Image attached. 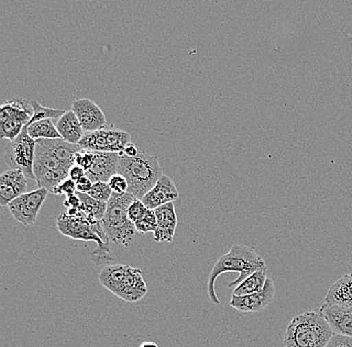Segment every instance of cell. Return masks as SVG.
<instances>
[{
  "mask_svg": "<svg viewBox=\"0 0 352 347\" xmlns=\"http://www.w3.org/2000/svg\"><path fill=\"white\" fill-rule=\"evenodd\" d=\"M56 225L63 236L74 240L94 241L98 247L90 254V259L96 265H109L113 261L102 221L88 216L80 210L76 215H59Z\"/></svg>",
  "mask_w": 352,
  "mask_h": 347,
  "instance_id": "6da1fadb",
  "label": "cell"
},
{
  "mask_svg": "<svg viewBox=\"0 0 352 347\" xmlns=\"http://www.w3.org/2000/svg\"><path fill=\"white\" fill-rule=\"evenodd\" d=\"M263 269H267L266 263L252 248L246 245H233L228 254H224L217 261L209 274L208 283L209 298L214 304H220L219 296L215 291V281L221 274L226 272H239V276L236 280L228 285L231 289L241 284L242 281L245 280L254 272Z\"/></svg>",
  "mask_w": 352,
  "mask_h": 347,
  "instance_id": "7a4b0ae2",
  "label": "cell"
},
{
  "mask_svg": "<svg viewBox=\"0 0 352 347\" xmlns=\"http://www.w3.org/2000/svg\"><path fill=\"white\" fill-rule=\"evenodd\" d=\"M120 155L118 173L129 181V193L142 201L164 175L160 159L143 150L136 157H125L123 153Z\"/></svg>",
  "mask_w": 352,
  "mask_h": 347,
  "instance_id": "3957f363",
  "label": "cell"
},
{
  "mask_svg": "<svg viewBox=\"0 0 352 347\" xmlns=\"http://www.w3.org/2000/svg\"><path fill=\"white\" fill-rule=\"evenodd\" d=\"M334 335L329 324L319 313L299 314L286 328L285 347H325Z\"/></svg>",
  "mask_w": 352,
  "mask_h": 347,
  "instance_id": "277c9868",
  "label": "cell"
},
{
  "mask_svg": "<svg viewBox=\"0 0 352 347\" xmlns=\"http://www.w3.org/2000/svg\"><path fill=\"white\" fill-rule=\"evenodd\" d=\"M135 197L131 193L118 194L112 193L107 202V210L102 225L109 241L116 245L131 247L138 232L134 223L129 219L127 210Z\"/></svg>",
  "mask_w": 352,
  "mask_h": 347,
  "instance_id": "5b68a950",
  "label": "cell"
},
{
  "mask_svg": "<svg viewBox=\"0 0 352 347\" xmlns=\"http://www.w3.org/2000/svg\"><path fill=\"white\" fill-rule=\"evenodd\" d=\"M69 170V166L63 164L48 146L46 139L36 140L33 172L39 188L52 193L59 183L68 179Z\"/></svg>",
  "mask_w": 352,
  "mask_h": 347,
  "instance_id": "8992f818",
  "label": "cell"
},
{
  "mask_svg": "<svg viewBox=\"0 0 352 347\" xmlns=\"http://www.w3.org/2000/svg\"><path fill=\"white\" fill-rule=\"evenodd\" d=\"M33 116L32 101L24 98L4 101L0 109V136L13 142L28 126Z\"/></svg>",
  "mask_w": 352,
  "mask_h": 347,
  "instance_id": "52a82bcc",
  "label": "cell"
},
{
  "mask_svg": "<svg viewBox=\"0 0 352 347\" xmlns=\"http://www.w3.org/2000/svg\"><path fill=\"white\" fill-rule=\"evenodd\" d=\"M35 147L36 140L32 139L28 135V126L24 127L21 135L6 146L4 160L11 169H19L25 175L26 179L35 180L33 172L34 164Z\"/></svg>",
  "mask_w": 352,
  "mask_h": 347,
  "instance_id": "ba28073f",
  "label": "cell"
},
{
  "mask_svg": "<svg viewBox=\"0 0 352 347\" xmlns=\"http://www.w3.org/2000/svg\"><path fill=\"white\" fill-rule=\"evenodd\" d=\"M131 144L129 133L116 128H103L92 133H85L78 146L87 150L99 153H122L125 147Z\"/></svg>",
  "mask_w": 352,
  "mask_h": 347,
  "instance_id": "9c48e42d",
  "label": "cell"
},
{
  "mask_svg": "<svg viewBox=\"0 0 352 347\" xmlns=\"http://www.w3.org/2000/svg\"><path fill=\"white\" fill-rule=\"evenodd\" d=\"M48 193L50 191L43 188L24 193L8 204V210L19 223L26 226L32 225L38 217Z\"/></svg>",
  "mask_w": 352,
  "mask_h": 347,
  "instance_id": "30bf717a",
  "label": "cell"
},
{
  "mask_svg": "<svg viewBox=\"0 0 352 347\" xmlns=\"http://www.w3.org/2000/svg\"><path fill=\"white\" fill-rule=\"evenodd\" d=\"M72 109L76 114L85 133L100 131L107 126L104 112L89 98H80L74 101Z\"/></svg>",
  "mask_w": 352,
  "mask_h": 347,
  "instance_id": "8fae6325",
  "label": "cell"
},
{
  "mask_svg": "<svg viewBox=\"0 0 352 347\" xmlns=\"http://www.w3.org/2000/svg\"><path fill=\"white\" fill-rule=\"evenodd\" d=\"M275 287L274 280L267 278L263 291L250 295H232L230 305L241 313H259L265 309L274 300Z\"/></svg>",
  "mask_w": 352,
  "mask_h": 347,
  "instance_id": "7c38bea8",
  "label": "cell"
},
{
  "mask_svg": "<svg viewBox=\"0 0 352 347\" xmlns=\"http://www.w3.org/2000/svg\"><path fill=\"white\" fill-rule=\"evenodd\" d=\"M318 313L327 320L334 335L352 338V306L325 302Z\"/></svg>",
  "mask_w": 352,
  "mask_h": 347,
  "instance_id": "4fadbf2b",
  "label": "cell"
},
{
  "mask_svg": "<svg viewBox=\"0 0 352 347\" xmlns=\"http://www.w3.org/2000/svg\"><path fill=\"white\" fill-rule=\"evenodd\" d=\"M120 157V153L94 151L90 168L85 171L87 177L94 183L99 181L109 182L110 177L118 173Z\"/></svg>",
  "mask_w": 352,
  "mask_h": 347,
  "instance_id": "5bb4252c",
  "label": "cell"
},
{
  "mask_svg": "<svg viewBox=\"0 0 352 347\" xmlns=\"http://www.w3.org/2000/svg\"><path fill=\"white\" fill-rule=\"evenodd\" d=\"M19 169H8L0 177V204L8 206L11 201L28 192V180Z\"/></svg>",
  "mask_w": 352,
  "mask_h": 347,
  "instance_id": "9a60e30c",
  "label": "cell"
},
{
  "mask_svg": "<svg viewBox=\"0 0 352 347\" xmlns=\"http://www.w3.org/2000/svg\"><path fill=\"white\" fill-rule=\"evenodd\" d=\"M178 197H179V192L175 182L168 175H164L156 182L153 190L144 195L142 201L147 208L155 210L160 206L175 202Z\"/></svg>",
  "mask_w": 352,
  "mask_h": 347,
  "instance_id": "2e32d148",
  "label": "cell"
},
{
  "mask_svg": "<svg viewBox=\"0 0 352 347\" xmlns=\"http://www.w3.org/2000/svg\"><path fill=\"white\" fill-rule=\"evenodd\" d=\"M156 219H157V227L153 232V238L155 243H171L175 236L177 227V215H176L175 202L165 204L156 208Z\"/></svg>",
  "mask_w": 352,
  "mask_h": 347,
  "instance_id": "e0dca14e",
  "label": "cell"
},
{
  "mask_svg": "<svg viewBox=\"0 0 352 347\" xmlns=\"http://www.w3.org/2000/svg\"><path fill=\"white\" fill-rule=\"evenodd\" d=\"M146 293V283L143 278L142 270L129 265L124 280L116 296L124 302L134 303L142 300Z\"/></svg>",
  "mask_w": 352,
  "mask_h": 347,
  "instance_id": "ac0fdd59",
  "label": "cell"
},
{
  "mask_svg": "<svg viewBox=\"0 0 352 347\" xmlns=\"http://www.w3.org/2000/svg\"><path fill=\"white\" fill-rule=\"evenodd\" d=\"M56 128L61 138L66 142L72 144H79L82 139L85 131L82 125L79 122L76 114L72 109L66 111L56 122Z\"/></svg>",
  "mask_w": 352,
  "mask_h": 347,
  "instance_id": "d6986e66",
  "label": "cell"
},
{
  "mask_svg": "<svg viewBox=\"0 0 352 347\" xmlns=\"http://www.w3.org/2000/svg\"><path fill=\"white\" fill-rule=\"evenodd\" d=\"M325 302L352 306V273L345 274L329 287Z\"/></svg>",
  "mask_w": 352,
  "mask_h": 347,
  "instance_id": "ffe728a7",
  "label": "cell"
},
{
  "mask_svg": "<svg viewBox=\"0 0 352 347\" xmlns=\"http://www.w3.org/2000/svg\"><path fill=\"white\" fill-rule=\"evenodd\" d=\"M127 265H109L103 267L99 273V282L107 291L118 295L126 274Z\"/></svg>",
  "mask_w": 352,
  "mask_h": 347,
  "instance_id": "44dd1931",
  "label": "cell"
},
{
  "mask_svg": "<svg viewBox=\"0 0 352 347\" xmlns=\"http://www.w3.org/2000/svg\"><path fill=\"white\" fill-rule=\"evenodd\" d=\"M267 269L258 270L248 276L241 284L237 285L233 291L232 295L244 296L263 291L267 280Z\"/></svg>",
  "mask_w": 352,
  "mask_h": 347,
  "instance_id": "7402d4cb",
  "label": "cell"
},
{
  "mask_svg": "<svg viewBox=\"0 0 352 347\" xmlns=\"http://www.w3.org/2000/svg\"><path fill=\"white\" fill-rule=\"evenodd\" d=\"M28 135L34 140L60 139L61 136L57 131L52 120H44L28 125ZM63 139V138H61Z\"/></svg>",
  "mask_w": 352,
  "mask_h": 347,
  "instance_id": "603a6c76",
  "label": "cell"
},
{
  "mask_svg": "<svg viewBox=\"0 0 352 347\" xmlns=\"http://www.w3.org/2000/svg\"><path fill=\"white\" fill-rule=\"evenodd\" d=\"M76 194L81 201V212L98 221H102L104 219L107 210V202L96 201L85 193L76 192Z\"/></svg>",
  "mask_w": 352,
  "mask_h": 347,
  "instance_id": "cb8c5ba5",
  "label": "cell"
},
{
  "mask_svg": "<svg viewBox=\"0 0 352 347\" xmlns=\"http://www.w3.org/2000/svg\"><path fill=\"white\" fill-rule=\"evenodd\" d=\"M32 107L33 109V116L28 125L34 124V122H41V120H58L66 112L63 111V109H52V107H43V104H41L36 100H32Z\"/></svg>",
  "mask_w": 352,
  "mask_h": 347,
  "instance_id": "d4e9b609",
  "label": "cell"
},
{
  "mask_svg": "<svg viewBox=\"0 0 352 347\" xmlns=\"http://www.w3.org/2000/svg\"><path fill=\"white\" fill-rule=\"evenodd\" d=\"M134 226H135L138 234H146L148 232H155L156 227H157V219H156L155 212L148 208L142 219L134 223Z\"/></svg>",
  "mask_w": 352,
  "mask_h": 347,
  "instance_id": "484cf974",
  "label": "cell"
},
{
  "mask_svg": "<svg viewBox=\"0 0 352 347\" xmlns=\"http://www.w3.org/2000/svg\"><path fill=\"white\" fill-rule=\"evenodd\" d=\"M112 190L107 182H96L92 186L91 190L87 193L92 199L96 201L109 202L112 195Z\"/></svg>",
  "mask_w": 352,
  "mask_h": 347,
  "instance_id": "4316f807",
  "label": "cell"
},
{
  "mask_svg": "<svg viewBox=\"0 0 352 347\" xmlns=\"http://www.w3.org/2000/svg\"><path fill=\"white\" fill-rule=\"evenodd\" d=\"M107 183L109 184L112 192L118 193V194H124L129 192V181L120 173L112 175Z\"/></svg>",
  "mask_w": 352,
  "mask_h": 347,
  "instance_id": "83f0119b",
  "label": "cell"
},
{
  "mask_svg": "<svg viewBox=\"0 0 352 347\" xmlns=\"http://www.w3.org/2000/svg\"><path fill=\"white\" fill-rule=\"evenodd\" d=\"M148 208L144 205L142 201L140 199H135L133 202L129 205V210H127V214H129V219H131V223H135L136 221H140V219L145 214Z\"/></svg>",
  "mask_w": 352,
  "mask_h": 347,
  "instance_id": "f1b7e54d",
  "label": "cell"
},
{
  "mask_svg": "<svg viewBox=\"0 0 352 347\" xmlns=\"http://www.w3.org/2000/svg\"><path fill=\"white\" fill-rule=\"evenodd\" d=\"M76 182L74 180L67 179L65 181L59 183L56 188L52 191V194L55 195H66V197H72L76 194Z\"/></svg>",
  "mask_w": 352,
  "mask_h": 347,
  "instance_id": "f546056e",
  "label": "cell"
},
{
  "mask_svg": "<svg viewBox=\"0 0 352 347\" xmlns=\"http://www.w3.org/2000/svg\"><path fill=\"white\" fill-rule=\"evenodd\" d=\"M325 347H352V338L340 335H334Z\"/></svg>",
  "mask_w": 352,
  "mask_h": 347,
  "instance_id": "4dcf8cb0",
  "label": "cell"
},
{
  "mask_svg": "<svg viewBox=\"0 0 352 347\" xmlns=\"http://www.w3.org/2000/svg\"><path fill=\"white\" fill-rule=\"evenodd\" d=\"M92 186H94V182L88 179L87 177H85L76 182V191L77 192L87 194V193L91 190Z\"/></svg>",
  "mask_w": 352,
  "mask_h": 347,
  "instance_id": "1f68e13d",
  "label": "cell"
},
{
  "mask_svg": "<svg viewBox=\"0 0 352 347\" xmlns=\"http://www.w3.org/2000/svg\"><path fill=\"white\" fill-rule=\"evenodd\" d=\"M87 177V172L85 169L80 168L79 166H74L69 170V175H68V179L74 180V181H78L82 179V177Z\"/></svg>",
  "mask_w": 352,
  "mask_h": 347,
  "instance_id": "d6a6232c",
  "label": "cell"
},
{
  "mask_svg": "<svg viewBox=\"0 0 352 347\" xmlns=\"http://www.w3.org/2000/svg\"><path fill=\"white\" fill-rule=\"evenodd\" d=\"M63 205L66 206L68 210H80L81 201L76 193V194L72 195V197H66V201Z\"/></svg>",
  "mask_w": 352,
  "mask_h": 347,
  "instance_id": "836d02e7",
  "label": "cell"
},
{
  "mask_svg": "<svg viewBox=\"0 0 352 347\" xmlns=\"http://www.w3.org/2000/svg\"><path fill=\"white\" fill-rule=\"evenodd\" d=\"M140 153V150H138V147L134 146L133 144H129L126 147H125L124 151H123V155L127 157H136Z\"/></svg>",
  "mask_w": 352,
  "mask_h": 347,
  "instance_id": "e575fe53",
  "label": "cell"
},
{
  "mask_svg": "<svg viewBox=\"0 0 352 347\" xmlns=\"http://www.w3.org/2000/svg\"><path fill=\"white\" fill-rule=\"evenodd\" d=\"M140 347H160L158 344H156L155 342H145L143 344H140Z\"/></svg>",
  "mask_w": 352,
  "mask_h": 347,
  "instance_id": "d590c367",
  "label": "cell"
}]
</instances>
